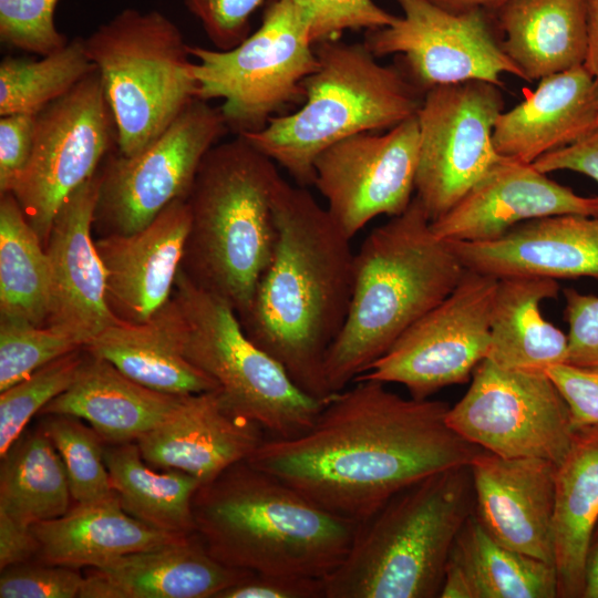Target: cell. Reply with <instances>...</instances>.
Wrapping results in <instances>:
<instances>
[{
  "label": "cell",
  "mask_w": 598,
  "mask_h": 598,
  "mask_svg": "<svg viewBox=\"0 0 598 598\" xmlns=\"http://www.w3.org/2000/svg\"><path fill=\"white\" fill-rule=\"evenodd\" d=\"M403 16L365 33L375 58L398 54V64L423 94L432 87L486 81L503 87L502 76L525 81L504 52L486 9L453 12L431 0H395Z\"/></svg>",
  "instance_id": "cell-16"
},
{
  "label": "cell",
  "mask_w": 598,
  "mask_h": 598,
  "mask_svg": "<svg viewBox=\"0 0 598 598\" xmlns=\"http://www.w3.org/2000/svg\"><path fill=\"white\" fill-rule=\"evenodd\" d=\"M183 398L146 388L86 350L74 382L38 415L79 417L104 443L120 444L135 442L155 429L175 411Z\"/></svg>",
  "instance_id": "cell-26"
},
{
  "label": "cell",
  "mask_w": 598,
  "mask_h": 598,
  "mask_svg": "<svg viewBox=\"0 0 598 598\" xmlns=\"http://www.w3.org/2000/svg\"><path fill=\"white\" fill-rule=\"evenodd\" d=\"M193 515L197 536L224 565L320 579L343 561L357 528L247 461L202 484Z\"/></svg>",
  "instance_id": "cell-4"
},
{
  "label": "cell",
  "mask_w": 598,
  "mask_h": 598,
  "mask_svg": "<svg viewBox=\"0 0 598 598\" xmlns=\"http://www.w3.org/2000/svg\"><path fill=\"white\" fill-rule=\"evenodd\" d=\"M497 281L466 270L455 289L358 379L402 384L420 400L467 382L488 354Z\"/></svg>",
  "instance_id": "cell-15"
},
{
  "label": "cell",
  "mask_w": 598,
  "mask_h": 598,
  "mask_svg": "<svg viewBox=\"0 0 598 598\" xmlns=\"http://www.w3.org/2000/svg\"><path fill=\"white\" fill-rule=\"evenodd\" d=\"M559 290L558 280L550 278H498L486 359L503 368L543 371L567 363V334L542 313V303Z\"/></svg>",
  "instance_id": "cell-31"
},
{
  "label": "cell",
  "mask_w": 598,
  "mask_h": 598,
  "mask_svg": "<svg viewBox=\"0 0 598 598\" xmlns=\"http://www.w3.org/2000/svg\"><path fill=\"white\" fill-rule=\"evenodd\" d=\"M441 598H558L555 566L495 540L474 513L455 537Z\"/></svg>",
  "instance_id": "cell-28"
},
{
  "label": "cell",
  "mask_w": 598,
  "mask_h": 598,
  "mask_svg": "<svg viewBox=\"0 0 598 598\" xmlns=\"http://www.w3.org/2000/svg\"><path fill=\"white\" fill-rule=\"evenodd\" d=\"M598 520V424L575 430L556 467L554 566L558 598H582L586 555Z\"/></svg>",
  "instance_id": "cell-30"
},
{
  "label": "cell",
  "mask_w": 598,
  "mask_h": 598,
  "mask_svg": "<svg viewBox=\"0 0 598 598\" xmlns=\"http://www.w3.org/2000/svg\"><path fill=\"white\" fill-rule=\"evenodd\" d=\"M85 357V348H79L0 392V457L22 434L29 421L71 386Z\"/></svg>",
  "instance_id": "cell-38"
},
{
  "label": "cell",
  "mask_w": 598,
  "mask_h": 598,
  "mask_svg": "<svg viewBox=\"0 0 598 598\" xmlns=\"http://www.w3.org/2000/svg\"><path fill=\"white\" fill-rule=\"evenodd\" d=\"M162 312L183 355L216 383L234 413L280 439L315 423L326 401L302 391L246 334L233 307L192 282L182 268Z\"/></svg>",
  "instance_id": "cell-8"
},
{
  "label": "cell",
  "mask_w": 598,
  "mask_h": 598,
  "mask_svg": "<svg viewBox=\"0 0 598 598\" xmlns=\"http://www.w3.org/2000/svg\"><path fill=\"white\" fill-rule=\"evenodd\" d=\"M60 0H0V41L40 56L51 54L70 41L54 22Z\"/></svg>",
  "instance_id": "cell-40"
},
{
  "label": "cell",
  "mask_w": 598,
  "mask_h": 598,
  "mask_svg": "<svg viewBox=\"0 0 598 598\" xmlns=\"http://www.w3.org/2000/svg\"><path fill=\"white\" fill-rule=\"evenodd\" d=\"M533 165L546 174L563 169L577 172L598 184V127L569 145L544 154Z\"/></svg>",
  "instance_id": "cell-48"
},
{
  "label": "cell",
  "mask_w": 598,
  "mask_h": 598,
  "mask_svg": "<svg viewBox=\"0 0 598 598\" xmlns=\"http://www.w3.org/2000/svg\"><path fill=\"white\" fill-rule=\"evenodd\" d=\"M229 132L220 107L196 99L138 154L110 153L99 169L93 219L99 237L137 231L186 199L204 156Z\"/></svg>",
  "instance_id": "cell-11"
},
{
  "label": "cell",
  "mask_w": 598,
  "mask_h": 598,
  "mask_svg": "<svg viewBox=\"0 0 598 598\" xmlns=\"http://www.w3.org/2000/svg\"><path fill=\"white\" fill-rule=\"evenodd\" d=\"M116 150V124L97 70L37 114L32 154L11 194L44 247L61 205Z\"/></svg>",
  "instance_id": "cell-13"
},
{
  "label": "cell",
  "mask_w": 598,
  "mask_h": 598,
  "mask_svg": "<svg viewBox=\"0 0 598 598\" xmlns=\"http://www.w3.org/2000/svg\"><path fill=\"white\" fill-rule=\"evenodd\" d=\"M217 50L238 45L250 33L252 14L264 0H183Z\"/></svg>",
  "instance_id": "cell-43"
},
{
  "label": "cell",
  "mask_w": 598,
  "mask_h": 598,
  "mask_svg": "<svg viewBox=\"0 0 598 598\" xmlns=\"http://www.w3.org/2000/svg\"><path fill=\"white\" fill-rule=\"evenodd\" d=\"M37 560L72 568L99 565L116 557L186 540L153 528L127 514L116 495L95 503L76 504L64 515L33 524Z\"/></svg>",
  "instance_id": "cell-27"
},
{
  "label": "cell",
  "mask_w": 598,
  "mask_h": 598,
  "mask_svg": "<svg viewBox=\"0 0 598 598\" xmlns=\"http://www.w3.org/2000/svg\"><path fill=\"white\" fill-rule=\"evenodd\" d=\"M72 495L63 461L40 427L23 431L1 457L0 512L33 524L70 509Z\"/></svg>",
  "instance_id": "cell-34"
},
{
  "label": "cell",
  "mask_w": 598,
  "mask_h": 598,
  "mask_svg": "<svg viewBox=\"0 0 598 598\" xmlns=\"http://www.w3.org/2000/svg\"><path fill=\"white\" fill-rule=\"evenodd\" d=\"M83 346L52 326L0 316V392Z\"/></svg>",
  "instance_id": "cell-39"
},
{
  "label": "cell",
  "mask_w": 598,
  "mask_h": 598,
  "mask_svg": "<svg viewBox=\"0 0 598 598\" xmlns=\"http://www.w3.org/2000/svg\"><path fill=\"white\" fill-rule=\"evenodd\" d=\"M310 18L292 0H272L259 28L229 50L189 45L199 99L223 101L220 111L236 135L262 130L302 104L303 83L318 68Z\"/></svg>",
  "instance_id": "cell-10"
},
{
  "label": "cell",
  "mask_w": 598,
  "mask_h": 598,
  "mask_svg": "<svg viewBox=\"0 0 598 598\" xmlns=\"http://www.w3.org/2000/svg\"><path fill=\"white\" fill-rule=\"evenodd\" d=\"M83 582L78 568L34 559L1 569L0 597L74 598Z\"/></svg>",
  "instance_id": "cell-42"
},
{
  "label": "cell",
  "mask_w": 598,
  "mask_h": 598,
  "mask_svg": "<svg viewBox=\"0 0 598 598\" xmlns=\"http://www.w3.org/2000/svg\"><path fill=\"white\" fill-rule=\"evenodd\" d=\"M446 419L484 451L556 465L575 433L569 406L546 371L503 368L488 359L475 368L468 390Z\"/></svg>",
  "instance_id": "cell-12"
},
{
  "label": "cell",
  "mask_w": 598,
  "mask_h": 598,
  "mask_svg": "<svg viewBox=\"0 0 598 598\" xmlns=\"http://www.w3.org/2000/svg\"><path fill=\"white\" fill-rule=\"evenodd\" d=\"M598 127V80L584 66L539 80L513 109L502 112L493 144L502 157L533 164Z\"/></svg>",
  "instance_id": "cell-25"
},
{
  "label": "cell",
  "mask_w": 598,
  "mask_h": 598,
  "mask_svg": "<svg viewBox=\"0 0 598 598\" xmlns=\"http://www.w3.org/2000/svg\"><path fill=\"white\" fill-rule=\"evenodd\" d=\"M215 598H324L323 579L250 571Z\"/></svg>",
  "instance_id": "cell-46"
},
{
  "label": "cell",
  "mask_w": 598,
  "mask_h": 598,
  "mask_svg": "<svg viewBox=\"0 0 598 598\" xmlns=\"http://www.w3.org/2000/svg\"><path fill=\"white\" fill-rule=\"evenodd\" d=\"M385 385L355 380L307 431L264 440L247 462L358 524L411 484L470 465L483 451L448 425L446 402L406 399Z\"/></svg>",
  "instance_id": "cell-1"
},
{
  "label": "cell",
  "mask_w": 598,
  "mask_h": 598,
  "mask_svg": "<svg viewBox=\"0 0 598 598\" xmlns=\"http://www.w3.org/2000/svg\"><path fill=\"white\" fill-rule=\"evenodd\" d=\"M315 51L318 68L303 83L300 107L241 134L303 187L313 185L322 151L359 133L394 127L417 113L424 95L398 64H380L364 43L326 41Z\"/></svg>",
  "instance_id": "cell-7"
},
{
  "label": "cell",
  "mask_w": 598,
  "mask_h": 598,
  "mask_svg": "<svg viewBox=\"0 0 598 598\" xmlns=\"http://www.w3.org/2000/svg\"><path fill=\"white\" fill-rule=\"evenodd\" d=\"M37 114L0 117V195L12 193L29 164Z\"/></svg>",
  "instance_id": "cell-45"
},
{
  "label": "cell",
  "mask_w": 598,
  "mask_h": 598,
  "mask_svg": "<svg viewBox=\"0 0 598 598\" xmlns=\"http://www.w3.org/2000/svg\"><path fill=\"white\" fill-rule=\"evenodd\" d=\"M104 462L123 509L140 522L171 534L193 535V499L202 485L178 470H156L136 442L104 443Z\"/></svg>",
  "instance_id": "cell-33"
},
{
  "label": "cell",
  "mask_w": 598,
  "mask_h": 598,
  "mask_svg": "<svg viewBox=\"0 0 598 598\" xmlns=\"http://www.w3.org/2000/svg\"><path fill=\"white\" fill-rule=\"evenodd\" d=\"M557 465L482 451L470 464L474 515L498 543L554 565Z\"/></svg>",
  "instance_id": "cell-20"
},
{
  "label": "cell",
  "mask_w": 598,
  "mask_h": 598,
  "mask_svg": "<svg viewBox=\"0 0 598 598\" xmlns=\"http://www.w3.org/2000/svg\"><path fill=\"white\" fill-rule=\"evenodd\" d=\"M448 243L466 270L496 278L598 280V216H546L522 223L493 240Z\"/></svg>",
  "instance_id": "cell-23"
},
{
  "label": "cell",
  "mask_w": 598,
  "mask_h": 598,
  "mask_svg": "<svg viewBox=\"0 0 598 598\" xmlns=\"http://www.w3.org/2000/svg\"><path fill=\"white\" fill-rule=\"evenodd\" d=\"M588 43L584 66L598 80V0H587Z\"/></svg>",
  "instance_id": "cell-50"
},
{
  "label": "cell",
  "mask_w": 598,
  "mask_h": 598,
  "mask_svg": "<svg viewBox=\"0 0 598 598\" xmlns=\"http://www.w3.org/2000/svg\"><path fill=\"white\" fill-rule=\"evenodd\" d=\"M96 70L81 37L39 60L4 56L0 62V116L38 114Z\"/></svg>",
  "instance_id": "cell-36"
},
{
  "label": "cell",
  "mask_w": 598,
  "mask_h": 598,
  "mask_svg": "<svg viewBox=\"0 0 598 598\" xmlns=\"http://www.w3.org/2000/svg\"><path fill=\"white\" fill-rule=\"evenodd\" d=\"M99 172L59 208L45 251L50 271L47 324L85 347L118 320L106 300L105 268L92 237Z\"/></svg>",
  "instance_id": "cell-18"
},
{
  "label": "cell",
  "mask_w": 598,
  "mask_h": 598,
  "mask_svg": "<svg viewBox=\"0 0 598 598\" xmlns=\"http://www.w3.org/2000/svg\"><path fill=\"white\" fill-rule=\"evenodd\" d=\"M435 4L453 11V12H460V11H466L471 9H492L495 10L503 3H505L508 0H431Z\"/></svg>",
  "instance_id": "cell-52"
},
{
  "label": "cell",
  "mask_w": 598,
  "mask_h": 598,
  "mask_svg": "<svg viewBox=\"0 0 598 598\" xmlns=\"http://www.w3.org/2000/svg\"><path fill=\"white\" fill-rule=\"evenodd\" d=\"M84 40L116 124L118 153L148 147L199 99L189 44L163 12L123 9Z\"/></svg>",
  "instance_id": "cell-9"
},
{
  "label": "cell",
  "mask_w": 598,
  "mask_h": 598,
  "mask_svg": "<svg viewBox=\"0 0 598 598\" xmlns=\"http://www.w3.org/2000/svg\"><path fill=\"white\" fill-rule=\"evenodd\" d=\"M565 320L568 323L567 363L580 369L598 371V296L563 290Z\"/></svg>",
  "instance_id": "cell-44"
},
{
  "label": "cell",
  "mask_w": 598,
  "mask_h": 598,
  "mask_svg": "<svg viewBox=\"0 0 598 598\" xmlns=\"http://www.w3.org/2000/svg\"><path fill=\"white\" fill-rule=\"evenodd\" d=\"M466 268L432 229L416 196L374 228L354 252L348 316L324 362L334 394L367 372L420 318L458 285Z\"/></svg>",
  "instance_id": "cell-3"
},
{
  "label": "cell",
  "mask_w": 598,
  "mask_h": 598,
  "mask_svg": "<svg viewBox=\"0 0 598 598\" xmlns=\"http://www.w3.org/2000/svg\"><path fill=\"white\" fill-rule=\"evenodd\" d=\"M264 430L234 413L218 391L186 395L159 425L135 442L156 470H178L202 484L247 461L261 444Z\"/></svg>",
  "instance_id": "cell-22"
},
{
  "label": "cell",
  "mask_w": 598,
  "mask_h": 598,
  "mask_svg": "<svg viewBox=\"0 0 598 598\" xmlns=\"http://www.w3.org/2000/svg\"><path fill=\"white\" fill-rule=\"evenodd\" d=\"M189 223L187 202L181 199L137 231L95 240L105 268L106 300L118 320L143 323L168 303L182 268Z\"/></svg>",
  "instance_id": "cell-21"
},
{
  "label": "cell",
  "mask_w": 598,
  "mask_h": 598,
  "mask_svg": "<svg viewBox=\"0 0 598 598\" xmlns=\"http://www.w3.org/2000/svg\"><path fill=\"white\" fill-rule=\"evenodd\" d=\"M502 87L465 81L430 89L416 113L420 148L415 196L431 221L451 210L502 156L493 131Z\"/></svg>",
  "instance_id": "cell-14"
},
{
  "label": "cell",
  "mask_w": 598,
  "mask_h": 598,
  "mask_svg": "<svg viewBox=\"0 0 598 598\" xmlns=\"http://www.w3.org/2000/svg\"><path fill=\"white\" fill-rule=\"evenodd\" d=\"M271 206L272 259L246 313V334L307 394L327 401L324 362L346 322L353 288L351 239L303 186L280 176Z\"/></svg>",
  "instance_id": "cell-2"
},
{
  "label": "cell",
  "mask_w": 598,
  "mask_h": 598,
  "mask_svg": "<svg viewBox=\"0 0 598 598\" xmlns=\"http://www.w3.org/2000/svg\"><path fill=\"white\" fill-rule=\"evenodd\" d=\"M38 543L31 526L0 512V569L37 559Z\"/></svg>",
  "instance_id": "cell-49"
},
{
  "label": "cell",
  "mask_w": 598,
  "mask_h": 598,
  "mask_svg": "<svg viewBox=\"0 0 598 598\" xmlns=\"http://www.w3.org/2000/svg\"><path fill=\"white\" fill-rule=\"evenodd\" d=\"M310 18L313 45L339 40L346 31L374 30L396 19L373 0H292Z\"/></svg>",
  "instance_id": "cell-41"
},
{
  "label": "cell",
  "mask_w": 598,
  "mask_h": 598,
  "mask_svg": "<svg viewBox=\"0 0 598 598\" xmlns=\"http://www.w3.org/2000/svg\"><path fill=\"white\" fill-rule=\"evenodd\" d=\"M91 569L79 598H215L250 573L218 561L196 533Z\"/></svg>",
  "instance_id": "cell-24"
},
{
  "label": "cell",
  "mask_w": 598,
  "mask_h": 598,
  "mask_svg": "<svg viewBox=\"0 0 598 598\" xmlns=\"http://www.w3.org/2000/svg\"><path fill=\"white\" fill-rule=\"evenodd\" d=\"M598 216V197H584L533 164L502 157L444 216L433 231L448 241L496 239L515 226L546 216Z\"/></svg>",
  "instance_id": "cell-19"
},
{
  "label": "cell",
  "mask_w": 598,
  "mask_h": 598,
  "mask_svg": "<svg viewBox=\"0 0 598 598\" xmlns=\"http://www.w3.org/2000/svg\"><path fill=\"white\" fill-rule=\"evenodd\" d=\"M582 598H598V520L588 544Z\"/></svg>",
  "instance_id": "cell-51"
},
{
  "label": "cell",
  "mask_w": 598,
  "mask_h": 598,
  "mask_svg": "<svg viewBox=\"0 0 598 598\" xmlns=\"http://www.w3.org/2000/svg\"><path fill=\"white\" fill-rule=\"evenodd\" d=\"M50 271L45 248L11 193L0 195V316L45 326Z\"/></svg>",
  "instance_id": "cell-35"
},
{
  "label": "cell",
  "mask_w": 598,
  "mask_h": 598,
  "mask_svg": "<svg viewBox=\"0 0 598 598\" xmlns=\"http://www.w3.org/2000/svg\"><path fill=\"white\" fill-rule=\"evenodd\" d=\"M84 348L154 391L186 396L217 390L216 383L183 355L162 309L143 323L118 321Z\"/></svg>",
  "instance_id": "cell-32"
},
{
  "label": "cell",
  "mask_w": 598,
  "mask_h": 598,
  "mask_svg": "<svg viewBox=\"0 0 598 598\" xmlns=\"http://www.w3.org/2000/svg\"><path fill=\"white\" fill-rule=\"evenodd\" d=\"M420 135L416 114L377 135L349 136L322 151L313 185L352 239L375 217L402 214L414 198Z\"/></svg>",
  "instance_id": "cell-17"
},
{
  "label": "cell",
  "mask_w": 598,
  "mask_h": 598,
  "mask_svg": "<svg viewBox=\"0 0 598 598\" xmlns=\"http://www.w3.org/2000/svg\"><path fill=\"white\" fill-rule=\"evenodd\" d=\"M495 10L503 50L525 81L584 65L587 0H508Z\"/></svg>",
  "instance_id": "cell-29"
},
{
  "label": "cell",
  "mask_w": 598,
  "mask_h": 598,
  "mask_svg": "<svg viewBox=\"0 0 598 598\" xmlns=\"http://www.w3.org/2000/svg\"><path fill=\"white\" fill-rule=\"evenodd\" d=\"M40 427L59 452L76 504H90L115 495L104 462V441L83 420L64 414H43Z\"/></svg>",
  "instance_id": "cell-37"
},
{
  "label": "cell",
  "mask_w": 598,
  "mask_h": 598,
  "mask_svg": "<svg viewBox=\"0 0 598 598\" xmlns=\"http://www.w3.org/2000/svg\"><path fill=\"white\" fill-rule=\"evenodd\" d=\"M474 513L470 465L429 475L357 524L324 598L440 597L456 535Z\"/></svg>",
  "instance_id": "cell-6"
},
{
  "label": "cell",
  "mask_w": 598,
  "mask_h": 598,
  "mask_svg": "<svg viewBox=\"0 0 598 598\" xmlns=\"http://www.w3.org/2000/svg\"><path fill=\"white\" fill-rule=\"evenodd\" d=\"M280 176L272 159L236 135L206 153L186 198L190 223L182 270L238 317L274 256L271 197Z\"/></svg>",
  "instance_id": "cell-5"
},
{
  "label": "cell",
  "mask_w": 598,
  "mask_h": 598,
  "mask_svg": "<svg viewBox=\"0 0 598 598\" xmlns=\"http://www.w3.org/2000/svg\"><path fill=\"white\" fill-rule=\"evenodd\" d=\"M546 372L569 406L574 429L598 424V371L563 363Z\"/></svg>",
  "instance_id": "cell-47"
}]
</instances>
